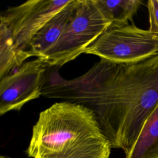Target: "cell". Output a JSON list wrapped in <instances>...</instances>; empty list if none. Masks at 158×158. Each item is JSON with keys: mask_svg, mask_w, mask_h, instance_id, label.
Listing matches in <instances>:
<instances>
[{"mask_svg": "<svg viewBox=\"0 0 158 158\" xmlns=\"http://www.w3.org/2000/svg\"><path fill=\"white\" fill-rule=\"evenodd\" d=\"M111 148L90 109L60 101L40 113L26 153L30 158H109Z\"/></svg>", "mask_w": 158, "mask_h": 158, "instance_id": "1", "label": "cell"}, {"mask_svg": "<svg viewBox=\"0 0 158 158\" xmlns=\"http://www.w3.org/2000/svg\"><path fill=\"white\" fill-rule=\"evenodd\" d=\"M110 25L94 0H77L62 33L40 59L48 66L60 67L84 53Z\"/></svg>", "mask_w": 158, "mask_h": 158, "instance_id": "2", "label": "cell"}, {"mask_svg": "<svg viewBox=\"0 0 158 158\" xmlns=\"http://www.w3.org/2000/svg\"><path fill=\"white\" fill-rule=\"evenodd\" d=\"M84 53L115 64L139 62L158 53V34L134 25L110 27Z\"/></svg>", "mask_w": 158, "mask_h": 158, "instance_id": "3", "label": "cell"}, {"mask_svg": "<svg viewBox=\"0 0 158 158\" xmlns=\"http://www.w3.org/2000/svg\"><path fill=\"white\" fill-rule=\"evenodd\" d=\"M47 64L41 59L24 62L0 81V115L19 111L30 101L42 95Z\"/></svg>", "mask_w": 158, "mask_h": 158, "instance_id": "4", "label": "cell"}, {"mask_svg": "<svg viewBox=\"0 0 158 158\" xmlns=\"http://www.w3.org/2000/svg\"><path fill=\"white\" fill-rule=\"evenodd\" d=\"M70 0H30L9 8L1 21L9 28L16 47L27 51L36 33Z\"/></svg>", "mask_w": 158, "mask_h": 158, "instance_id": "5", "label": "cell"}, {"mask_svg": "<svg viewBox=\"0 0 158 158\" xmlns=\"http://www.w3.org/2000/svg\"><path fill=\"white\" fill-rule=\"evenodd\" d=\"M76 2L77 0H70L36 33L28 46L30 57L41 58L59 39L73 13Z\"/></svg>", "mask_w": 158, "mask_h": 158, "instance_id": "6", "label": "cell"}, {"mask_svg": "<svg viewBox=\"0 0 158 158\" xmlns=\"http://www.w3.org/2000/svg\"><path fill=\"white\" fill-rule=\"evenodd\" d=\"M125 158H158V104L145 121Z\"/></svg>", "mask_w": 158, "mask_h": 158, "instance_id": "7", "label": "cell"}, {"mask_svg": "<svg viewBox=\"0 0 158 158\" xmlns=\"http://www.w3.org/2000/svg\"><path fill=\"white\" fill-rule=\"evenodd\" d=\"M30 57L27 51L19 50L15 46L11 33L3 22L0 23V78L20 67Z\"/></svg>", "mask_w": 158, "mask_h": 158, "instance_id": "8", "label": "cell"}, {"mask_svg": "<svg viewBox=\"0 0 158 158\" xmlns=\"http://www.w3.org/2000/svg\"><path fill=\"white\" fill-rule=\"evenodd\" d=\"M104 16L110 22V27L128 25L142 4L140 0H94Z\"/></svg>", "mask_w": 158, "mask_h": 158, "instance_id": "9", "label": "cell"}, {"mask_svg": "<svg viewBox=\"0 0 158 158\" xmlns=\"http://www.w3.org/2000/svg\"><path fill=\"white\" fill-rule=\"evenodd\" d=\"M147 6L149 20V30L158 34V0H149Z\"/></svg>", "mask_w": 158, "mask_h": 158, "instance_id": "10", "label": "cell"}, {"mask_svg": "<svg viewBox=\"0 0 158 158\" xmlns=\"http://www.w3.org/2000/svg\"><path fill=\"white\" fill-rule=\"evenodd\" d=\"M0 158H10V157H7V156H0Z\"/></svg>", "mask_w": 158, "mask_h": 158, "instance_id": "11", "label": "cell"}]
</instances>
